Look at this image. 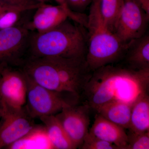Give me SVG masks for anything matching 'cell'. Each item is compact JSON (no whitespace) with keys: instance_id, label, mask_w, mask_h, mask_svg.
<instances>
[{"instance_id":"6da1fadb","label":"cell","mask_w":149,"mask_h":149,"mask_svg":"<svg viewBox=\"0 0 149 149\" xmlns=\"http://www.w3.org/2000/svg\"><path fill=\"white\" fill-rule=\"evenodd\" d=\"M115 64L93 71L83 90L81 95L84 98L83 103L94 110L113 100L133 106L140 96L148 92L149 69L137 70L125 64Z\"/></svg>"},{"instance_id":"7a4b0ae2","label":"cell","mask_w":149,"mask_h":149,"mask_svg":"<svg viewBox=\"0 0 149 149\" xmlns=\"http://www.w3.org/2000/svg\"><path fill=\"white\" fill-rule=\"evenodd\" d=\"M20 67L27 77L39 85L77 99L80 98L93 72L86 58H28Z\"/></svg>"},{"instance_id":"3957f363","label":"cell","mask_w":149,"mask_h":149,"mask_svg":"<svg viewBox=\"0 0 149 149\" xmlns=\"http://www.w3.org/2000/svg\"><path fill=\"white\" fill-rule=\"evenodd\" d=\"M69 19L46 32H31L27 58H86L88 49L86 28Z\"/></svg>"},{"instance_id":"277c9868","label":"cell","mask_w":149,"mask_h":149,"mask_svg":"<svg viewBox=\"0 0 149 149\" xmlns=\"http://www.w3.org/2000/svg\"><path fill=\"white\" fill-rule=\"evenodd\" d=\"M87 65L91 71L123 59L128 44L108 27L100 10V0H92L87 27Z\"/></svg>"},{"instance_id":"5b68a950","label":"cell","mask_w":149,"mask_h":149,"mask_svg":"<svg viewBox=\"0 0 149 149\" xmlns=\"http://www.w3.org/2000/svg\"><path fill=\"white\" fill-rule=\"evenodd\" d=\"M26 76L27 92L25 107L32 118L55 115L64 107L74 105L66 101L62 94L45 88Z\"/></svg>"},{"instance_id":"8992f818","label":"cell","mask_w":149,"mask_h":149,"mask_svg":"<svg viewBox=\"0 0 149 149\" xmlns=\"http://www.w3.org/2000/svg\"><path fill=\"white\" fill-rule=\"evenodd\" d=\"M31 32L22 25L0 29V66H21L27 58Z\"/></svg>"},{"instance_id":"52a82bcc","label":"cell","mask_w":149,"mask_h":149,"mask_svg":"<svg viewBox=\"0 0 149 149\" xmlns=\"http://www.w3.org/2000/svg\"><path fill=\"white\" fill-rule=\"evenodd\" d=\"M32 119L25 107L15 109L0 102V149L6 148L35 128Z\"/></svg>"},{"instance_id":"ba28073f","label":"cell","mask_w":149,"mask_h":149,"mask_svg":"<svg viewBox=\"0 0 149 149\" xmlns=\"http://www.w3.org/2000/svg\"><path fill=\"white\" fill-rule=\"evenodd\" d=\"M34 15L22 25L31 32L41 33L58 26L68 18L85 27L87 16L83 13L74 12L60 5L57 6L43 3L35 9Z\"/></svg>"},{"instance_id":"9c48e42d","label":"cell","mask_w":149,"mask_h":149,"mask_svg":"<svg viewBox=\"0 0 149 149\" xmlns=\"http://www.w3.org/2000/svg\"><path fill=\"white\" fill-rule=\"evenodd\" d=\"M27 78L20 67L0 66V102L15 109L25 107Z\"/></svg>"},{"instance_id":"30bf717a","label":"cell","mask_w":149,"mask_h":149,"mask_svg":"<svg viewBox=\"0 0 149 149\" xmlns=\"http://www.w3.org/2000/svg\"><path fill=\"white\" fill-rule=\"evenodd\" d=\"M149 15L135 0H124L114 33L125 44L146 34Z\"/></svg>"},{"instance_id":"8fae6325","label":"cell","mask_w":149,"mask_h":149,"mask_svg":"<svg viewBox=\"0 0 149 149\" xmlns=\"http://www.w3.org/2000/svg\"><path fill=\"white\" fill-rule=\"evenodd\" d=\"M90 109L86 104L71 105L55 115L77 148H80L89 132Z\"/></svg>"},{"instance_id":"7c38bea8","label":"cell","mask_w":149,"mask_h":149,"mask_svg":"<svg viewBox=\"0 0 149 149\" xmlns=\"http://www.w3.org/2000/svg\"><path fill=\"white\" fill-rule=\"evenodd\" d=\"M124 129L97 113L89 131L96 137L114 144L119 149H126L128 137Z\"/></svg>"},{"instance_id":"4fadbf2b","label":"cell","mask_w":149,"mask_h":149,"mask_svg":"<svg viewBox=\"0 0 149 149\" xmlns=\"http://www.w3.org/2000/svg\"><path fill=\"white\" fill-rule=\"evenodd\" d=\"M125 65L137 70L149 69V36L145 34L128 43L124 56Z\"/></svg>"},{"instance_id":"5bb4252c","label":"cell","mask_w":149,"mask_h":149,"mask_svg":"<svg viewBox=\"0 0 149 149\" xmlns=\"http://www.w3.org/2000/svg\"><path fill=\"white\" fill-rule=\"evenodd\" d=\"M133 106L117 100L103 104L95 110L97 113L124 129H128Z\"/></svg>"},{"instance_id":"9a60e30c","label":"cell","mask_w":149,"mask_h":149,"mask_svg":"<svg viewBox=\"0 0 149 149\" xmlns=\"http://www.w3.org/2000/svg\"><path fill=\"white\" fill-rule=\"evenodd\" d=\"M53 149H77L55 115L40 118Z\"/></svg>"},{"instance_id":"2e32d148","label":"cell","mask_w":149,"mask_h":149,"mask_svg":"<svg viewBox=\"0 0 149 149\" xmlns=\"http://www.w3.org/2000/svg\"><path fill=\"white\" fill-rule=\"evenodd\" d=\"M128 130L134 133L149 131V96L148 93L140 96L133 104Z\"/></svg>"},{"instance_id":"e0dca14e","label":"cell","mask_w":149,"mask_h":149,"mask_svg":"<svg viewBox=\"0 0 149 149\" xmlns=\"http://www.w3.org/2000/svg\"><path fill=\"white\" fill-rule=\"evenodd\" d=\"M6 149H53L45 127L35 126L31 131Z\"/></svg>"},{"instance_id":"ac0fdd59","label":"cell","mask_w":149,"mask_h":149,"mask_svg":"<svg viewBox=\"0 0 149 149\" xmlns=\"http://www.w3.org/2000/svg\"><path fill=\"white\" fill-rule=\"evenodd\" d=\"M124 0H100V10L105 23L114 32Z\"/></svg>"},{"instance_id":"d6986e66","label":"cell","mask_w":149,"mask_h":149,"mask_svg":"<svg viewBox=\"0 0 149 149\" xmlns=\"http://www.w3.org/2000/svg\"><path fill=\"white\" fill-rule=\"evenodd\" d=\"M30 10L23 8L0 6V29L21 24L24 21L23 14Z\"/></svg>"},{"instance_id":"ffe728a7","label":"cell","mask_w":149,"mask_h":149,"mask_svg":"<svg viewBox=\"0 0 149 149\" xmlns=\"http://www.w3.org/2000/svg\"><path fill=\"white\" fill-rule=\"evenodd\" d=\"M127 135L128 145L126 149H149V131L134 133L128 131Z\"/></svg>"},{"instance_id":"44dd1931","label":"cell","mask_w":149,"mask_h":149,"mask_svg":"<svg viewBox=\"0 0 149 149\" xmlns=\"http://www.w3.org/2000/svg\"><path fill=\"white\" fill-rule=\"evenodd\" d=\"M81 149H119L114 144L104 141L88 132L85 136Z\"/></svg>"},{"instance_id":"7402d4cb","label":"cell","mask_w":149,"mask_h":149,"mask_svg":"<svg viewBox=\"0 0 149 149\" xmlns=\"http://www.w3.org/2000/svg\"><path fill=\"white\" fill-rule=\"evenodd\" d=\"M41 4L32 0H0L1 6L17 7L31 10L37 8Z\"/></svg>"},{"instance_id":"603a6c76","label":"cell","mask_w":149,"mask_h":149,"mask_svg":"<svg viewBox=\"0 0 149 149\" xmlns=\"http://www.w3.org/2000/svg\"><path fill=\"white\" fill-rule=\"evenodd\" d=\"M70 9L74 12L82 13L92 0H66Z\"/></svg>"},{"instance_id":"cb8c5ba5","label":"cell","mask_w":149,"mask_h":149,"mask_svg":"<svg viewBox=\"0 0 149 149\" xmlns=\"http://www.w3.org/2000/svg\"><path fill=\"white\" fill-rule=\"evenodd\" d=\"M146 13L149 15V0H135Z\"/></svg>"},{"instance_id":"d4e9b609","label":"cell","mask_w":149,"mask_h":149,"mask_svg":"<svg viewBox=\"0 0 149 149\" xmlns=\"http://www.w3.org/2000/svg\"><path fill=\"white\" fill-rule=\"evenodd\" d=\"M54 1L58 4V5L63 6L67 9L71 10L70 9L67 3L66 0H54Z\"/></svg>"},{"instance_id":"484cf974","label":"cell","mask_w":149,"mask_h":149,"mask_svg":"<svg viewBox=\"0 0 149 149\" xmlns=\"http://www.w3.org/2000/svg\"><path fill=\"white\" fill-rule=\"evenodd\" d=\"M32 1L39 3H47L50 0H32Z\"/></svg>"}]
</instances>
